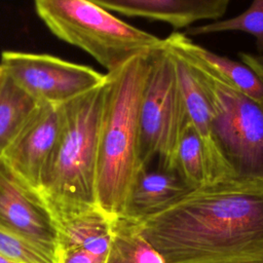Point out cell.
<instances>
[{
	"label": "cell",
	"instance_id": "6da1fadb",
	"mask_svg": "<svg viewBox=\"0 0 263 263\" xmlns=\"http://www.w3.org/2000/svg\"><path fill=\"white\" fill-rule=\"evenodd\" d=\"M139 223L166 263H263V181L192 189Z\"/></svg>",
	"mask_w": 263,
	"mask_h": 263
},
{
	"label": "cell",
	"instance_id": "7a4b0ae2",
	"mask_svg": "<svg viewBox=\"0 0 263 263\" xmlns=\"http://www.w3.org/2000/svg\"><path fill=\"white\" fill-rule=\"evenodd\" d=\"M150 54L107 73L99 135L96 198L108 216H123L132 187L144 168L140 155V105Z\"/></svg>",
	"mask_w": 263,
	"mask_h": 263
},
{
	"label": "cell",
	"instance_id": "3957f363",
	"mask_svg": "<svg viewBox=\"0 0 263 263\" xmlns=\"http://www.w3.org/2000/svg\"><path fill=\"white\" fill-rule=\"evenodd\" d=\"M105 92L106 81L63 105L61 135L39 188L58 224L97 205L98 148Z\"/></svg>",
	"mask_w": 263,
	"mask_h": 263
},
{
	"label": "cell",
	"instance_id": "277c9868",
	"mask_svg": "<svg viewBox=\"0 0 263 263\" xmlns=\"http://www.w3.org/2000/svg\"><path fill=\"white\" fill-rule=\"evenodd\" d=\"M34 4L52 34L84 50L108 73L164 44L163 39L119 20L89 0H34Z\"/></svg>",
	"mask_w": 263,
	"mask_h": 263
},
{
	"label": "cell",
	"instance_id": "5b68a950",
	"mask_svg": "<svg viewBox=\"0 0 263 263\" xmlns=\"http://www.w3.org/2000/svg\"><path fill=\"white\" fill-rule=\"evenodd\" d=\"M188 65L209 100L214 139L232 177L263 181V104Z\"/></svg>",
	"mask_w": 263,
	"mask_h": 263
},
{
	"label": "cell",
	"instance_id": "8992f818",
	"mask_svg": "<svg viewBox=\"0 0 263 263\" xmlns=\"http://www.w3.org/2000/svg\"><path fill=\"white\" fill-rule=\"evenodd\" d=\"M187 121L175 61L163 44L150 54L140 105V155L144 167L157 159L158 167L175 171L176 151Z\"/></svg>",
	"mask_w": 263,
	"mask_h": 263
},
{
	"label": "cell",
	"instance_id": "52a82bcc",
	"mask_svg": "<svg viewBox=\"0 0 263 263\" xmlns=\"http://www.w3.org/2000/svg\"><path fill=\"white\" fill-rule=\"evenodd\" d=\"M0 66L38 104L64 105L104 84L107 77L88 66L45 53L4 50Z\"/></svg>",
	"mask_w": 263,
	"mask_h": 263
},
{
	"label": "cell",
	"instance_id": "ba28073f",
	"mask_svg": "<svg viewBox=\"0 0 263 263\" xmlns=\"http://www.w3.org/2000/svg\"><path fill=\"white\" fill-rule=\"evenodd\" d=\"M0 227L59 259L60 228L52 211L40 191L18 177L1 158Z\"/></svg>",
	"mask_w": 263,
	"mask_h": 263
},
{
	"label": "cell",
	"instance_id": "9c48e42d",
	"mask_svg": "<svg viewBox=\"0 0 263 263\" xmlns=\"http://www.w3.org/2000/svg\"><path fill=\"white\" fill-rule=\"evenodd\" d=\"M63 125V105L39 104L1 159L39 190Z\"/></svg>",
	"mask_w": 263,
	"mask_h": 263
},
{
	"label": "cell",
	"instance_id": "30bf717a",
	"mask_svg": "<svg viewBox=\"0 0 263 263\" xmlns=\"http://www.w3.org/2000/svg\"><path fill=\"white\" fill-rule=\"evenodd\" d=\"M127 16L168 24L174 29L190 28L199 21H218L231 0H89Z\"/></svg>",
	"mask_w": 263,
	"mask_h": 263
},
{
	"label": "cell",
	"instance_id": "8fae6325",
	"mask_svg": "<svg viewBox=\"0 0 263 263\" xmlns=\"http://www.w3.org/2000/svg\"><path fill=\"white\" fill-rule=\"evenodd\" d=\"M163 40L170 50L188 64L263 104V80L243 63L217 54L182 32H173Z\"/></svg>",
	"mask_w": 263,
	"mask_h": 263
},
{
	"label": "cell",
	"instance_id": "7c38bea8",
	"mask_svg": "<svg viewBox=\"0 0 263 263\" xmlns=\"http://www.w3.org/2000/svg\"><path fill=\"white\" fill-rule=\"evenodd\" d=\"M190 190L176 171L144 167L132 187L123 216L140 222L166 210Z\"/></svg>",
	"mask_w": 263,
	"mask_h": 263
},
{
	"label": "cell",
	"instance_id": "4fadbf2b",
	"mask_svg": "<svg viewBox=\"0 0 263 263\" xmlns=\"http://www.w3.org/2000/svg\"><path fill=\"white\" fill-rule=\"evenodd\" d=\"M113 219L96 205L61 221L59 256L63 251L82 248L107 258Z\"/></svg>",
	"mask_w": 263,
	"mask_h": 263
},
{
	"label": "cell",
	"instance_id": "5bb4252c",
	"mask_svg": "<svg viewBox=\"0 0 263 263\" xmlns=\"http://www.w3.org/2000/svg\"><path fill=\"white\" fill-rule=\"evenodd\" d=\"M105 263H166L143 234L139 221L125 216L112 221V234Z\"/></svg>",
	"mask_w": 263,
	"mask_h": 263
},
{
	"label": "cell",
	"instance_id": "9a60e30c",
	"mask_svg": "<svg viewBox=\"0 0 263 263\" xmlns=\"http://www.w3.org/2000/svg\"><path fill=\"white\" fill-rule=\"evenodd\" d=\"M174 170L191 189L221 181L197 132L189 120L177 147Z\"/></svg>",
	"mask_w": 263,
	"mask_h": 263
},
{
	"label": "cell",
	"instance_id": "2e32d148",
	"mask_svg": "<svg viewBox=\"0 0 263 263\" xmlns=\"http://www.w3.org/2000/svg\"><path fill=\"white\" fill-rule=\"evenodd\" d=\"M38 105L3 71L0 81V158Z\"/></svg>",
	"mask_w": 263,
	"mask_h": 263
},
{
	"label": "cell",
	"instance_id": "e0dca14e",
	"mask_svg": "<svg viewBox=\"0 0 263 263\" xmlns=\"http://www.w3.org/2000/svg\"><path fill=\"white\" fill-rule=\"evenodd\" d=\"M221 32H245L256 39L259 51H263V0H252L250 7L238 15L190 27L187 36H199Z\"/></svg>",
	"mask_w": 263,
	"mask_h": 263
},
{
	"label": "cell",
	"instance_id": "ac0fdd59",
	"mask_svg": "<svg viewBox=\"0 0 263 263\" xmlns=\"http://www.w3.org/2000/svg\"><path fill=\"white\" fill-rule=\"evenodd\" d=\"M0 256L14 263H59V259L52 254L2 227H0Z\"/></svg>",
	"mask_w": 263,
	"mask_h": 263
},
{
	"label": "cell",
	"instance_id": "d6986e66",
	"mask_svg": "<svg viewBox=\"0 0 263 263\" xmlns=\"http://www.w3.org/2000/svg\"><path fill=\"white\" fill-rule=\"evenodd\" d=\"M59 261V263H105L106 258L82 248H74L61 252Z\"/></svg>",
	"mask_w": 263,
	"mask_h": 263
},
{
	"label": "cell",
	"instance_id": "ffe728a7",
	"mask_svg": "<svg viewBox=\"0 0 263 263\" xmlns=\"http://www.w3.org/2000/svg\"><path fill=\"white\" fill-rule=\"evenodd\" d=\"M238 57L245 65L251 68L263 80V58L248 52H239Z\"/></svg>",
	"mask_w": 263,
	"mask_h": 263
},
{
	"label": "cell",
	"instance_id": "44dd1931",
	"mask_svg": "<svg viewBox=\"0 0 263 263\" xmlns=\"http://www.w3.org/2000/svg\"><path fill=\"white\" fill-rule=\"evenodd\" d=\"M0 263H14V262H11V261L7 260L6 258H4V257L0 256Z\"/></svg>",
	"mask_w": 263,
	"mask_h": 263
},
{
	"label": "cell",
	"instance_id": "7402d4cb",
	"mask_svg": "<svg viewBox=\"0 0 263 263\" xmlns=\"http://www.w3.org/2000/svg\"><path fill=\"white\" fill-rule=\"evenodd\" d=\"M2 76H3V69H2V67L0 66V81H1V78H2Z\"/></svg>",
	"mask_w": 263,
	"mask_h": 263
},
{
	"label": "cell",
	"instance_id": "603a6c76",
	"mask_svg": "<svg viewBox=\"0 0 263 263\" xmlns=\"http://www.w3.org/2000/svg\"><path fill=\"white\" fill-rule=\"evenodd\" d=\"M262 58H263V57H262Z\"/></svg>",
	"mask_w": 263,
	"mask_h": 263
}]
</instances>
